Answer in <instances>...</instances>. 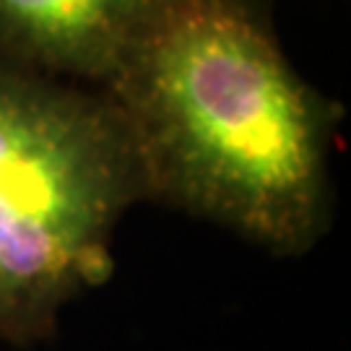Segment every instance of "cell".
Here are the masks:
<instances>
[{
    "mask_svg": "<svg viewBox=\"0 0 351 351\" xmlns=\"http://www.w3.org/2000/svg\"><path fill=\"white\" fill-rule=\"evenodd\" d=\"M156 0H0V60L101 88Z\"/></svg>",
    "mask_w": 351,
    "mask_h": 351,
    "instance_id": "cell-3",
    "label": "cell"
},
{
    "mask_svg": "<svg viewBox=\"0 0 351 351\" xmlns=\"http://www.w3.org/2000/svg\"><path fill=\"white\" fill-rule=\"evenodd\" d=\"M138 201V167L99 88L0 60V339H47L68 302L101 287Z\"/></svg>",
    "mask_w": 351,
    "mask_h": 351,
    "instance_id": "cell-2",
    "label": "cell"
},
{
    "mask_svg": "<svg viewBox=\"0 0 351 351\" xmlns=\"http://www.w3.org/2000/svg\"><path fill=\"white\" fill-rule=\"evenodd\" d=\"M143 201L302 255L330 221L341 104L302 78L252 0H156L99 88Z\"/></svg>",
    "mask_w": 351,
    "mask_h": 351,
    "instance_id": "cell-1",
    "label": "cell"
}]
</instances>
